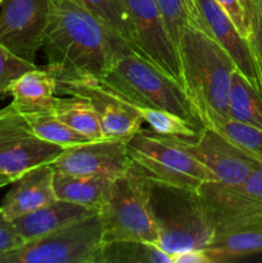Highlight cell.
<instances>
[{
    "label": "cell",
    "mask_w": 262,
    "mask_h": 263,
    "mask_svg": "<svg viewBox=\"0 0 262 263\" xmlns=\"http://www.w3.org/2000/svg\"><path fill=\"white\" fill-rule=\"evenodd\" d=\"M215 2L225 10L226 14L230 17V20L233 21L235 27L241 33V36L248 39L249 30L240 0H215Z\"/></svg>",
    "instance_id": "obj_31"
},
{
    "label": "cell",
    "mask_w": 262,
    "mask_h": 263,
    "mask_svg": "<svg viewBox=\"0 0 262 263\" xmlns=\"http://www.w3.org/2000/svg\"><path fill=\"white\" fill-rule=\"evenodd\" d=\"M143 179L159 248L172 257V262L185 252L204 249L215 233L198 190Z\"/></svg>",
    "instance_id": "obj_3"
},
{
    "label": "cell",
    "mask_w": 262,
    "mask_h": 263,
    "mask_svg": "<svg viewBox=\"0 0 262 263\" xmlns=\"http://www.w3.org/2000/svg\"><path fill=\"white\" fill-rule=\"evenodd\" d=\"M258 2H259V3H261V5H262V0H258Z\"/></svg>",
    "instance_id": "obj_36"
},
{
    "label": "cell",
    "mask_w": 262,
    "mask_h": 263,
    "mask_svg": "<svg viewBox=\"0 0 262 263\" xmlns=\"http://www.w3.org/2000/svg\"><path fill=\"white\" fill-rule=\"evenodd\" d=\"M33 67H36V64L18 58L0 44V100L10 97L9 89L13 81Z\"/></svg>",
    "instance_id": "obj_29"
},
{
    "label": "cell",
    "mask_w": 262,
    "mask_h": 263,
    "mask_svg": "<svg viewBox=\"0 0 262 263\" xmlns=\"http://www.w3.org/2000/svg\"><path fill=\"white\" fill-rule=\"evenodd\" d=\"M229 117L262 128V95L238 69L231 80Z\"/></svg>",
    "instance_id": "obj_23"
},
{
    "label": "cell",
    "mask_w": 262,
    "mask_h": 263,
    "mask_svg": "<svg viewBox=\"0 0 262 263\" xmlns=\"http://www.w3.org/2000/svg\"><path fill=\"white\" fill-rule=\"evenodd\" d=\"M127 152L131 170L154 181L195 190L204 182L217 181L192 154L153 131L141 128L127 140Z\"/></svg>",
    "instance_id": "obj_5"
},
{
    "label": "cell",
    "mask_w": 262,
    "mask_h": 263,
    "mask_svg": "<svg viewBox=\"0 0 262 263\" xmlns=\"http://www.w3.org/2000/svg\"><path fill=\"white\" fill-rule=\"evenodd\" d=\"M54 172L51 163L40 164L26 171L12 182V189L5 194L0 210L13 220L55 202Z\"/></svg>",
    "instance_id": "obj_16"
},
{
    "label": "cell",
    "mask_w": 262,
    "mask_h": 263,
    "mask_svg": "<svg viewBox=\"0 0 262 263\" xmlns=\"http://www.w3.org/2000/svg\"><path fill=\"white\" fill-rule=\"evenodd\" d=\"M99 79L136 105L166 110L195 127H203L181 82L133 50L118 57L112 68Z\"/></svg>",
    "instance_id": "obj_4"
},
{
    "label": "cell",
    "mask_w": 262,
    "mask_h": 263,
    "mask_svg": "<svg viewBox=\"0 0 262 263\" xmlns=\"http://www.w3.org/2000/svg\"><path fill=\"white\" fill-rule=\"evenodd\" d=\"M112 180L104 176H81L55 171L53 185L57 199L99 211Z\"/></svg>",
    "instance_id": "obj_20"
},
{
    "label": "cell",
    "mask_w": 262,
    "mask_h": 263,
    "mask_svg": "<svg viewBox=\"0 0 262 263\" xmlns=\"http://www.w3.org/2000/svg\"><path fill=\"white\" fill-rule=\"evenodd\" d=\"M199 197L213 233L262 226V203L218 181L200 185Z\"/></svg>",
    "instance_id": "obj_15"
},
{
    "label": "cell",
    "mask_w": 262,
    "mask_h": 263,
    "mask_svg": "<svg viewBox=\"0 0 262 263\" xmlns=\"http://www.w3.org/2000/svg\"><path fill=\"white\" fill-rule=\"evenodd\" d=\"M104 241L139 240L158 247V231L146 202L144 179L130 170L112 180L98 211Z\"/></svg>",
    "instance_id": "obj_6"
},
{
    "label": "cell",
    "mask_w": 262,
    "mask_h": 263,
    "mask_svg": "<svg viewBox=\"0 0 262 263\" xmlns=\"http://www.w3.org/2000/svg\"><path fill=\"white\" fill-rule=\"evenodd\" d=\"M22 116L38 138L53 145L61 146L62 149L71 148V146L90 141L89 139L80 135L79 133L68 127L66 123L62 122L59 118H57L50 110V107L45 109L22 113Z\"/></svg>",
    "instance_id": "obj_24"
},
{
    "label": "cell",
    "mask_w": 262,
    "mask_h": 263,
    "mask_svg": "<svg viewBox=\"0 0 262 263\" xmlns=\"http://www.w3.org/2000/svg\"><path fill=\"white\" fill-rule=\"evenodd\" d=\"M203 251L210 263L238 261L262 253V226L216 233Z\"/></svg>",
    "instance_id": "obj_19"
},
{
    "label": "cell",
    "mask_w": 262,
    "mask_h": 263,
    "mask_svg": "<svg viewBox=\"0 0 262 263\" xmlns=\"http://www.w3.org/2000/svg\"><path fill=\"white\" fill-rule=\"evenodd\" d=\"M98 210L57 199L55 202L30 213L13 218L18 233L26 241L62 230L97 215Z\"/></svg>",
    "instance_id": "obj_17"
},
{
    "label": "cell",
    "mask_w": 262,
    "mask_h": 263,
    "mask_svg": "<svg viewBox=\"0 0 262 263\" xmlns=\"http://www.w3.org/2000/svg\"><path fill=\"white\" fill-rule=\"evenodd\" d=\"M73 2L104 22L131 48L130 21L123 0H73Z\"/></svg>",
    "instance_id": "obj_26"
},
{
    "label": "cell",
    "mask_w": 262,
    "mask_h": 263,
    "mask_svg": "<svg viewBox=\"0 0 262 263\" xmlns=\"http://www.w3.org/2000/svg\"><path fill=\"white\" fill-rule=\"evenodd\" d=\"M228 139L243 153L262 164V128L239 122L233 118L217 120L205 125Z\"/></svg>",
    "instance_id": "obj_25"
},
{
    "label": "cell",
    "mask_w": 262,
    "mask_h": 263,
    "mask_svg": "<svg viewBox=\"0 0 262 263\" xmlns=\"http://www.w3.org/2000/svg\"><path fill=\"white\" fill-rule=\"evenodd\" d=\"M131 27V49L172 79L181 82V67L156 0H123Z\"/></svg>",
    "instance_id": "obj_9"
},
{
    "label": "cell",
    "mask_w": 262,
    "mask_h": 263,
    "mask_svg": "<svg viewBox=\"0 0 262 263\" xmlns=\"http://www.w3.org/2000/svg\"><path fill=\"white\" fill-rule=\"evenodd\" d=\"M207 167L218 182L240 186L254 168L262 166L213 128L203 126L192 138L166 136Z\"/></svg>",
    "instance_id": "obj_11"
},
{
    "label": "cell",
    "mask_w": 262,
    "mask_h": 263,
    "mask_svg": "<svg viewBox=\"0 0 262 263\" xmlns=\"http://www.w3.org/2000/svg\"><path fill=\"white\" fill-rule=\"evenodd\" d=\"M49 22V0H4L0 10V44L35 64Z\"/></svg>",
    "instance_id": "obj_12"
},
{
    "label": "cell",
    "mask_w": 262,
    "mask_h": 263,
    "mask_svg": "<svg viewBox=\"0 0 262 263\" xmlns=\"http://www.w3.org/2000/svg\"><path fill=\"white\" fill-rule=\"evenodd\" d=\"M236 189L241 190L247 195L262 203V166L254 168L252 174L248 176V179L240 186H236Z\"/></svg>",
    "instance_id": "obj_32"
},
{
    "label": "cell",
    "mask_w": 262,
    "mask_h": 263,
    "mask_svg": "<svg viewBox=\"0 0 262 263\" xmlns=\"http://www.w3.org/2000/svg\"><path fill=\"white\" fill-rule=\"evenodd\" d=\"M27 241L18 233L13 220L8 218L0 210V256L20 248Z\"/></svg>",
    "instance_id": "obj_30"
},
{
    "label": "cell",
    "mask_w": 262,
    "mask_h": 263,
    "mask_svg": "<svg viewBox=\"0 0 262 263\" xmlns=\"http://www.w3.org/2000/svg\"><path fill=\"white\" fill-rule=\"evenodd\" d=\"M156 3L166 23L167 30L177 48V41L181 31L188 25H193L194 22V2L193 0H156Z\"/></svg>",
    "instance_id": "obj_27"
},
{
    "label": "cell",
    "mask_w": 262,
    "mask_h": 263,
    "mask_svg": "<svg viewBox=\"0 0 262 263\" xmlns=\"http://www.w3.org/2000/svg\"><path fill=\"white\" fill-rule=\"evenodd\" d=\"M99 215L27 241L0 256V263H95L103 246Z\"/></svg>",
    "instance_id": "obj_7"
},
{
    "label": "cell",
    "mask_w": 262,
    "mask_h": 263,
    "mask_svg": "<svg viewBox=\"0 0 262 263\" xmlns=\"http://www.w3.org/2000/svg\"><path fill=\"white\" fill-rule=\"evenodd\" d=\"M50 110L62 122L90 141L105 139L99 116L86 100L76 97H55L50 104Z\"/></svg>",
    "instance_id": "obj_21"
},
{
    "label": "cell",
    "mask_w": 262,
    "mask_h": 263,
    "mask_svg": "<svg viewBox=\"0 0 262 263\" xmlns=\"http://www.w3.org/2000/svg\"><path fill=\"white\" fill-rule=\"evenodd\" d=\"M3 2H4V0H0V4H2V3H3Z\"/></svg>",
    "instance_id": "obj_35"
},
{
    "label": "cell",
    "mask_w": 262,
    "mask_h": 263,
    "mask_svg": "<svg viewBox=\"0 0 262 263\" xmlns=\"http://www.w3.org/2000/svg\"><path fill=\"white\" fill-rule=\"evenodd\" d=\"M12 182H13V180L10 179V177L4 176V175H0V187L7 186V185L12 184Z\"/></svg>",
    "instance_id": "obj_34"
},
{
    "label": "cell",
    "mask_w": 262,
    "mask_h": 263,
    "mask_svg": "<svg viewBox=\"0 0 262 263\" xmlns=\"http://www.w3.org/2000/svg\"><path fill=\"white\" fill-rule=\"evenodd\" d=\"M181 81L202 126L229 117L233 73L229 54L207 33L188 25L177 41Z\"/></svg>",
    "instance_id": "obj_2"
},
{
    "label": "cell",
    "mask_w": 262,
    "mask_h": 263,
    "mask_svg": "<svg viewBox=\"0 0 262 263\" xmlns=\"http://www.w3.org/2000/svg\"><path fill=\"white\" fill-rule=\"evenodd\" d=\"M195 17L193 26L204 31L216 41L235 64L236 69L262 95L258 69L248 39L241 36L233 21L215 0H193Z\"/></svg>",
    "instance_id": "obj_14"
},
{
    "label": "cell",
    "mask_w": 262,
    "mask_h": 263,
    "mask_svg": "<svg viewBox=\"0 0 262 263\" xmlns=\"http://www.w3.org/2000/svg\"><path fill=\"white\" fill-rule=\"evenodd\" d=\"M55 171L81 176H104L116 179L130 172L133 161L127 141L102 139L66 148L51 162Z\"/></svg>",
    "instance_id": "obj_13"
},
{
    "label": "cell",
    "mask_w": 262,
    "mask_h": 263,
    "mask_svg": "<svg viewBox=\"0 0 262 263\" xmlns=\"http://www.w3.org/2000/svg\"><path fill=\"white\" fill-rule=\"evenodd\" d=\"M55 77L48 69L38 67L28 69L10 85L12 104L21 113L45 109L50 107L57 94Z\"/></svg>",
    "instance_id": "obj_18"
},
{
    "label": "cell",
    "mask_w": 262,
    "mask_h": 263,
    "mask_svg": "<svg viewBox=\"0 0 262 263\" xmlns=\"http://www.w3.org/2000/svg\"><path fill=\"white\" fill-rule=\"evenodd\" d=\"M95 263H174L156 244L139 240L103 241Z\"/></svg>",
    "instance_id": "obj_22"
},
{
    "label": "cell",
    "mask_w": 262,
    "mask_h": 263,
    "mask_svg": "<svg viewBox=\"0 0 262 263\" xmlns=\"http://www.w3.org/2000/svg\"><path fill=\"white\" fill-rule=\"evenodd\" d=\"M248 25V41L262 85V5L258 0H240Z\"/></svg>",
    "instance_id": "obj_28"
},
{
    "label": "cell",
    "mask_w": 262,
    "mask_h": 263,
    "mask_svg": "<svg viewBox=\"0 0 262 263\" xmlns=\"http://www.w3.org/2000/svg\"><path fill=\"white\" fill-rule=\"evenodd\" d=\"M62 151L38 138L12 103L0 109V175L15 181L28 170L51 163Z\"/></svg>",
    "instance_id": "obj_10"
},
{
    "label": "cell",
    "mask_w": 262,
    "mask_h": 263,
    "mask_svg": "<svg viewBox=\"0 0 262 263\" xmlns=\"http://www.w3.org/2000/svg\"><path fill=\"white\" fill-rule=\"evenodd\" d=\"M57 94L84 99L99 116L105 139L127 141L141 130V120L135 103L105 84L99 77L55 79Z\"/></svg>",
    "instance_id": "obj_8"
},
{
    "label": "cell",
    "mask_w": 262,
    "mask_h": 263,
    "mask_svg": "<svg viewBox=\"0 0 262 263\" xmlns=\"http://www.w3.org/2000/svg\"><path fill=\"white\" fill-rule=\"evenodd\" d=\"M43 50L55 79L102 77L128 44L73 0H49Z\"/></svg>",
    "instance_id": "obj_1"
},
{
    "label": "cell",
    "mask_w": 262,
    "mask_h": 263,
    "mask_svg": "<svg viewBox=\"0 0 262 263\" xmlns=\"http://www.w3.org/2000/svg\"><path fill=\"white\" fill-rule=\"evenodd\" d=\"M174 263H210V259L203 249H194L175 257Z\"/></svg>",
    "instance_id": "obj_33"
}]
</instances>
